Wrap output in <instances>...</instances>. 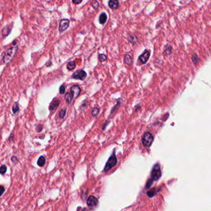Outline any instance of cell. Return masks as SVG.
<instances>
[{"instance_id":"6da1fadb","label":"cell","mask_w":211,"mask_h":211,"mask_svg":"<svg viewBox=\"0 0 211 211\" xmlns=\"http://www.w3.org/2000/svg\"><path fill=\"white\" fill-rule=\"evenodd\" d=\"M17 46L18 45L17 42L15 40L13 42L11 46L6 50L3 58V60L6 64L9 63L13 59L17 52Z\"/></svg>"},{"instance_id":"7a4b0ae2","label":"cell","mask_w":211,"mask_h":211,"mask_svg":"<svg viewBox=\"0 0 211 211\" xmlns=\"http://www.w3.org/2000/svg\"><path fill=\"white\" fill-rule=\"evenodd\" d=\"M117 164V158L115 155V153L113 152V154L110 157L106 165H105L104 171L105 172H108L112 168H113L115 165H116Z\"/></svg>"},{"instance_id":"3957f363","label":"cell","mask_w":211,"mask_h":211,"mask_svg":"<svg viewBox=\"0 0 211 211\" xmlns=\"http://www.w3.org/2000/svg\"><path fill=\"white\" fill-rule=\"evenodd\" d=\"M162 175V172L161 170L160 165L159 164H156L151 172V180L154 181L159 180Z\"/></svg>"},{"instance_id":"277c9868","label":"cell","mask_w":211,"mask_h":211,"mask_svg":"<svg viewBox=\"0 0 211 211\" xmlns=\"http://www.w3.org/2000/svg\"><path fill=\"white\" fill-rule=\"evenodd\" d=\"M154 141V137L149 132H146L143 137L142 143L144 147H150Z\"/></svg>"},{"instance_id":"5b68a950","label":"cell","mask_w":211,"mask_h":211,"mask_svg":"<svg viewBox=\"0 0 211 211\" xmlns=\"http://www.w3.org/2000/svg\"><path fill=\"white\" fill-rule=\"evenodd\" d=\"M86 77H87V73L83 69H80V70L76 71L72 76V77L73 79H75V80H81V81L84 80Z\"/></svg>"},{"instance_id":"8992f818","label":"cell","mask_w":211,"mask_h":211,"mask_svg":"<svg viewBox=\"0 0 211 211\" xmlns=\"http://www.w3.org/2000/svg\"><path fill=\"white\" fill-rule=\"evenodd\" d=\"M87 204L90 208H94L98 204V199L94 196H90L87 201Z\"/></svg>"},{"instance_id":"52a82bcc","label":"cell","mask_w":211,"mask_h":211,"mask_svg":"<svg viewBox=\"0 0 211 211\" xmlns=\"http://www.w3.org/2000/svg\"><path fill=\"white\" fill-rule=\"evenodd\" d=\"M150 52L149 51L146 50L143 54L139 56V61L143 64H145L148 61V60L150 57Z\"/></svg>"},{"instance_id":"ba28073f","label":"cell","mask_w":211,"mask_h":211,"mask_svg":"<svg viewBox=\"0 0 211 211\" xmlns=\"http://www.w3.org/2000/svg\"><path fill=\"white\" fill-rule=\"evenodd\" d=\"M69 20L68 19H62L60 23L59 31L60 32H63L64 31H65L69 27Z\"/></svg>"},{"instance_id":"9c48e42d","label":"cell","mask_w":211,"mask_h":211,"mask_svg":"<svg viewBox=\"0 0 211 211\" xmlns=\"http://www.w3.org/2000/svg\"><path fill=\"white\" fill-rule=\"evenodd\" d=\"M81 88L77 85H74L71 88V92L73 98H77L81 93Z\"/></svg>"},{"instance_id":"30bf717a","label":"cell","mask_w":211,"mask_h":211,"mask_svg":"<svg viewBox=\"0 0 211 211\" xmlns=\"http://www.w3.org/2000/svg\"><path fill=\"white\" fill-rule=\"evenodd\" d=\"M60 101L59 100H58V99L54 100L51 103V104L50 105L49 110L50 111H54L55 110H56L58 107L59 105H60Z\"/></svg>"},{"instance_id":"8fae6325","label":"cell","mask_w":211,"mask_h":211,"mask_svg":"<svg viewBox=\"0 0 211 211\" xmlns=\"http://www.w3.org/2000/svg\"><path fill=\"white\" fill-rule=\"evenodd\" d=\"M109 6L112 9H116L119 6L118 0H110L109 2Z\"/></svg>"},{"instance_id":"7c38bea8","label":"cell","mask_w":211,"mask_h":211,"mask_svg":"<svg viewBox=\"0 0 211 211\" xmlns=\"http://www.w3.org/2000/svg\"><path fill=\"white\" fill-rule=\"evenodd\" d=\"M107 16L105 13H102L100 17H99V22L101 24H104L105 22H107Z\"/></svg>"},{"instance_id":"4fadbf2b","label":"cell","mask_w":211,"mask_h":211,"mask_svg":"<svg viewBox=\"0 0 211 211\" xmlns=\"http://www.w3.org/2000/svg\"><path fill=\"white\" fill-rule=\"evenodd\" d=\"M45 164V158L43 156H41L39 157L37 161V165L39 167H43Z\"/></svg>"},{"instance_id":"5bb4252c","label":"cell","mask_w":211,"mask_h":211,"mask_svg":"<svg viewBox=\"0 0 211 211\" xmlns=\"http://www.w3.org/2000/svg\"><path fill=\"white\" fill-rule=\"evenodd\" d=\"M11 28H10V26H7V27L5 28L2 31V35H3V37L8 36V35L11 32Z\"/></svg>"},{"instance_id":"9a60e30c","label":"cell","mask_w":211,"mask_h":211,"mask_svg":"<svg viewBox=\"0 0 211 211\" xmlns=\"http://www.w3.org/2000/svg\"><path fill=\"white\" fill-rule=\"evenodd\" d=\"M72 98H73V97H72V95L71 92L66 93V94L65 95V99H66L68 103H69V104L71 103V102L72 100Z\"/></svg>"},{"instance_id":"2e32d148","label":"cell","mask_w":211,"mask_h":211,"mask_svg":"<svg viewBox=\"0 0 211 211\" xmlns=\"http://www.w3.org/2000/svg\"><path fill=\"white\" fill-rule=\"evenodd\" d=\"M76 66V64L74 61H70L67 65V69L68 70H73Z\"/></svg>"},{"instance_id":"e0dca14e","label":"cell","mask_w":211,"mask_h":211,"mask_svg":"<svg viewBox=\"0 0 211 211\" xmlns=\"http://www.w3.org/2000/svg\"><path fill=\"white\" fill-rule=\"evenodd\" d=\"M157 194V190L155 188H152V190H150V191H149L147 193V195L149 197V198H152L154 197V196H155Z\"/></svg>"},{"instance_id":"ac0fdd59","label":"cell","mask_w":211,"mask_h":211,"mask_svg":"<svg viewBox=\"0 0 211 211\" xmlns=\"http://www.w3.org/2000/svg\"><path fill=\"white\" fill-rule=\"evenodd\" d=\"M12 110H13V112L14 114H17L19 111V105H18V103L17 102H16L14 105H13V108H12Z\"/></svg>"},{"instance_id":"d6986e66","label":"cell","mask_w":211,"mask_h":211,"mask_svg":"<svg viewBox=\"0 0 211 211\" xmlns=\"http://www.w3.org/2000/svg\"><path fill=\"white\" fill-rule=\"evenodd\" d=\"M124 61L126 63H127L129 65H131L132 64V58L129 55H126L124 57Z\"/></svg>"},{"instance_id":"ffe728a7","label":"cell","mask_w":211,"mask_h":211,"mask_svg":"<svg viewBox=\"0 0 211 211\" xmlns=\"http://www.w3.org/2000/svg\"><path fill=\"white\" fill-rule=\"evenodd\" d=\"M99 112H100V110L97 107H94L92 110V115L94 117H96L98 113H99Z\"/></svg>"},{"instance_id":"44dd1931","label":"cell","mask_w":211,"mask_h":211,"mask_svg":"<svg viewBox=\"0 0 211 211\" xmlns=\"http://www.w3.org/2000/svg\"><path fill=\"white\" fill-rule=\"evenodd\" d=\"M66 109H61L60 112H59V117L61 119L64 118L65 115H66Z\"/></svg>"},{"instance_id":"7402d4cb","label":"cell","mask_w":211,"mask_h":211,"mask_svg":"<svg viewBox=\"0 0 211 211\" xmlns=\"http://www.w3.org/2000/svg\"><path fill=\"white\" fill-rule=\"evenodd\" d=\"M7 171V167L5 165H3L1 167H0V173L2 175H4L6 173Z\"/></svg>"},{"instance_id":"603a6c76","label":"cell","mask_w":211,"mask_h":211,"mask_svg":"<svg viewBox=\"0 0 211 211\" xmlns=\"http://www.w3.org/2000/svg\"><path fill=\"white\" fill-rule=\"evenodd\" d=\"M92 6L95 9H97L99 6V3L97 2V1H96V0H94L92 3Z\"/></svg>"},{"instance_id":"cb8c5ba5","label":"cell","mask_w":211,"mask_h":211,"mask_svg":"<svg viewBox=\"0 0 211 211\" xmlns=\"http://www.w3.org/2000/svg\"><path fill=\"white\" fill-rule=\"evenodd\" d=\"M152 183H153V181L151 180V179H150V180H148V181L147 182V183H146V189H149L151 186H152Z\"/></svg>"},{"instance_id":"d4e9b609","label":"cell","mask_w":211,"mask_h":211,"mask_svg":"<svg viewBox=\"0 0 211 211\" xmlns=\"http://www.w3.org/2000/svg\"><path fill=\"white\" fill-rule=\"evenodd\" d=\"M99 59L101 61H105L107 60V57L106 55H105L103 54H100L99 55Z\"/></svg>"},{"instance_id":"484cf974","label":"cell","mask_w":211,"mask_h":211,"mask_svg":"<svg viewBox=\"0 0 211 211\" xmlns=\"http://www.w3.org/2000/svg\"><path fill=\"white\" fill-rule=\"evenodd\" d=\"M65 90H66V87H65V85H62L60 87V93L61 94H64L65 93Z\"/></svg>"},{"instance_id":"4316f807","label":"cell","mask_w":211,"mask_h":211,"mask_svg":"<svg viewBox=\"0 0 211 211\" xmlns=\"http://www.w3.org/2000/svg\"><path fill=\"white\" fill-rule=\"evenodd\" d=\"M42 129H43V126L42 124H38L37 126L36 130H37V131L38 132V133H40V132H42Z\"/></svg>"},{"instance_id":"83f0119b","label":"cell","mask_w":211,"mask_h":211,"mask_svg":"<svg viewBox=\"0 0 211 211\" xmlns=\"http://www.w3.org/2000/svg\"><path fill=\"white\" fill-rule=\"evenodd\" d=\"M171 50H172V47L169 45L167 46L166 48H165V52H166V54H170V53H171Z\"/></svg>"},{"instance_id":"f1b7e54d","label":"cell","mask_w":211,"mask_h":211,"mask_svg":"<svg viewBox=\"0 0 211 211\" xmlns=\"http://www.w3.org/2000/svg\"><path fill=\"white\" fill-rule=\"evenodd\" d=\"M11 161L14 164H16L18 162V159L16 156H13L11 158Z\"/></svg>"},{"instance_id":"f546056e","label":"cell","mask_w":211,"mask_h":211,"mask_svg":"<svg viewBox=\"0 0 211 211\" xmlns=\"http://www.w3.org/2000/svg\"><path fill=\"white\" fill-rule=\"evenodd\" d=\"M5 189L3 186H0V196H2L3 194L5 193Z\"/></svg>"},{"instance_id":"4dcf8cb0","label":"cell","mask_w":211,"mask_h":211,"mask_svg":"<svg viewBox=\"0 0 211 211\" xmlns=\"http://www.w3.org/2000/svg\"><path fill=\"white\" fill-rule=\"evenodd\" d=\"M83 0H72V2L73 3L76 4V5H78V4H80L82 2Z\"/></svg>"},{"instance_id":"1f68e13d","label":"cell","mask_w":211,"mask_h":211,"mask_svg":"<svg viewBox=\"0 0 211 211\" xmlns=\"http://www.w3.org/2000/svg\"><path fill=\"white\" fill-rule=\"evenodd\" d=\"M13 137H14V135H13V133H12L11 135H10V136H9V140L11 141H12V139H13Z\"/></svg>"}]
</instances>
